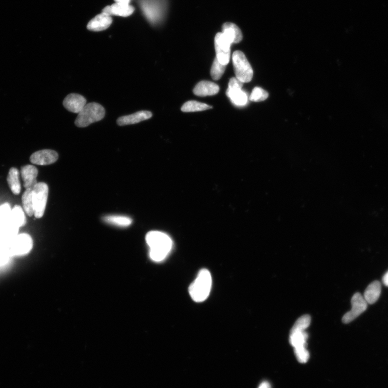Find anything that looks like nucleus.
Segmentation results:
<instances>
[{
	"mask_svg": "<svg viewBox=\"0 0 388 388\" xmlns=\"http://www.w3.org/2000/svg\"><path fill=\"white\" fill-rule=\"evenodd\" d=\"M22 201L23 209L27 215L29 217L34 215L33 188L26 189L22 195Z\"/></svg>",
	"mask_w": 388,
	"mask_h": 388,
	"instance_id": "obj_20",
	"label": "nucleus"
},
{
	"mask_svg": "<svg viewBox=\"0 0 388 388\" xmlns=\"http://www.w3.org/2000/svg\"><path fill=\"white\" fill-rule=\"evenodd\" d=\"M223 33L232 43H238L242 40V33L240 29L234 23L227 22L223 27Z\"/></svg>",
	"mask_w": 388,
	"mask_h": 388,
	"instance_id": "obj_16",
	"label": "nucleus"
},
{
	"mask_svg": "<svg viewBox=\"0 0 388 388\" xmlns=\"http://www.w3.org/2000/svg\"><path fill=\"white\" fill-rule=\"evenodd\" d=\"M58 159V153L51 149L38 150L30 157L31 163L39 165H49L56 162Z\"/></svg>",
	"mask_w": 388,
	"mask_h": 388,
	"instance_id": "obj_9",
	"label": "nucleus"
},
{
	"mask_svg": "<svg viewBox=\"0 0 388 388\" xmlns=\"http://www.w3.org/2000/svg\"><path fill=\"white\" fill-rule=\"evenodd\" d=\"M212 108V107L204 103L197 101L191 100L185 103L181 107L182 112L184 113H193L203 112Z\"/></svg>",
	"mask_w": 388,
	"mask_h": 388,
	"instance_id": "obj_22",
	"label": "nucleus"
},
{
	"mask_svg": "<svg viewBox=\"0 0 388 388\" xmlns=\"http://www.w3.org/2000/svg\"><path fill=\"white\" fill-rule=\"evenodd\" d=\"M227 96L231 99L233 104L238 106H245L247 104L248 96L242 89H228Z\"/></svg>",
	"mask_w": 388,
	"mask_h": 388,
	"instance_id": "obj_18",
	"label": "nucleus"
},
{
	"mask_svg": "<svg viewBox=\"0 0 388 388\" xmlns=\"http://www.w3.org/2000/svg\"><path fill=\"white\" fill-rule=\"evenodd\" d=\"M226 66L221 64L215 58L211 69V76L213 80L217 81L223 76L225 72Z\"/></svg>",
	"mask_w": 388,
	"mask_h": 388,
	"instance_id": "obj_26",
	"label": "nucleus"
},
{
	"mask_svg": "<svg viewBox=\"0 0 388 388\" xmlns=\"http://www.w3.org/2000/svg\"><path fill=\"white\" fill-rule=\"evenodd\" d=\"M33 242L31 237L27 234H21L17 237L9 247V254L21 256L26 255L33 248Z\"/></svg>",
	"mask_w": 388,
	"mask_h": 388,
	"instance_id": "obj_7",
	"label": "nucleus"
},
{
	"mask_svg": "<svg viewBox=\"0 0 388 388\" xmlns=\"http://www.w3.org/2000/svg\"><path fill=\"white\" fill-rule=\"evenodd\" d=\"M295 353L300 363H306L310 358V353L307 350L306 347L295 348Z\"/></svg>",
	"mask_w": 388,
	"mask_h": 388,
	"instance_id": "obj_28",
	"label": "nucleus"
},
{
	"mask_svg": "<svg viewBox=\"0 0 388 388\" xmlns=\"http://www.w3.org/2000/svg\"><path fill=\"white\" fill-rule=\"evenodd\" d=\"M383 282L386 287H388V271L383 277Z\"/></svg>",
	"mask_w": 388,
	"mask_h": 388,
	"instance_id": "obj_31",
	"label": "nucleus"
},
{
	"mask_svg": "<svg viewBox=\"0 0 388 388\" xmlns=\"http://www.w3.org/2000/svg\"><path fill=\"white\" fill-rule=\"evenodd\" d=\"M352 309L346 313L343 318L344 323H350L366 310L368 303L365 298L360 294L356 293L351 300Z\"/></svg>",
	"mask_w": 388,
	"mask_h": 388,
	"instance_id": "obj_8",
	"label": "nucleus"
},
{
	"mask_svg": "<svg viewBox=\"0 0 388 388\" xmlns=\"http://www.w3.org/2000/svg\"><path fill=\"white\" fill-rule=\"evenodd\" d=\"M117 3H122L125 4H129L131 0H115Z\"/></svg>",
	"mask_w": 388,
	"mask_h": 388,
	"instance_id": "obj_32",
	"label": "nucleus"
},
{
	"mask_svg": "<svg viewBox=\"0 0 388 388\" xmlns=\"http://www.w3.org/2000/svg\"><path fill=\"white\" fill-rule=\"evenodd\" d=\"M219 88L216 84L209 81H202L198 83L193 92L197 96H213L218 93Z\"/></svg>",
	"mask_w": 388,
	"mask_h": 388,
	"instance_id": "obj_15",
	"label": "nucleus"
},
{
	"mask_svg": "<svg viewBox=\"0 0 388 388\" xmlns=\"http://www.w3.org/2000/svg\"><path fill=\"white\" fill-rule=\"evenodd\" d=\"M112 23V17L102 12L88 23L87 28L93 31H100L108 28Z\"/></svg>",
	"mask_w": 388,
	"mask_h": 388,
	"instance_id": "obj_11",
	"label": "nucleus"
},
{
	"mask_svg": "<svg viewBox=\"0 0 388 388\" xmlns=\"http://www.w3.org/2000/svg\"><path fill=\"white\" fill-rule=\"evenodd\" d=\"M86 105V99L81 94L71 93L63 101V106L71 113H80Z\"/></svg>",
	"mask_w": 388,
	"mask_h": 388,
	"instance_id": "obj_10",
	"label": "nucleus"
},
{
	"mask_svg": "<svg viewBox=\"0 0 388 388\" xmlns=\"http://www.w3.org/2000/svg\"><path fill=\"white\" fill-rule=\"evenodd\" d=\"M212 286V278L207 269H202L189 288V294L195 302H204L209 297Z\"/></svg>",
	"mask_w": 388,
	"mask_h": 388,
	"instance_id": "obj_2",
	"label": "nucleus"
},
{
	"mask_svg": "<svg viewBox=\"0 0 388 388\" xmlns=\"http://www.w3.org/2000/svg\"><path fill=\"white\" fill-rule=\"evenodd\" d=\"M105 223L117 227H127L132 223V219L127 216L119 215H110L103 218Z\"/></svg>",
	"mask_w": 388,
	"mask_h": 388,
	"instance_id": "obj_21",
	"label": "nucleus"
},
{
	"mask_svg": "<svg viewBox=\"0 0 388 388\" xmlns=\"http://www.w3.org/2000/svg\"><path fill=\"white\" fill-rule=\"evenodd\" d=\"M233 63L236 78L243 83L250 82L253 77V70L244 53L241 51H235Z\"/></svg>",
	"mask_w": 388,
	"mask_h": 388,
	"instance_id": "obj_4",
	"label": "nucleus"
},
{
	"mask_svg": "<svg viewBox=\"0 0 388 388\" xmlns=\"http://www.w3.org/2000/svg\"><path fill=\"white\" fill-rule=\"evenodd\" d=\"M12 216L15 223L18 227H23L26 225L27 223L26 218L21 206L18 205L14 206L12 210Z\"/></svg>",
	"mask_w": 388,
	"mask_h": 388,
	"instance_id": "obj_25",
	"label": "nucleus"
},
{
	"mask_svg": "<svg viewBox=\"0 0 388 388\" xmlns=\"http://www.w3.org/2000/svg\"><path fill=\"white\" fill-rule=\"evenodd\" d=\"M38 173V170L34 165L28 164L23 166L21 170V174L23 181V186L26 189L33 188L37 184Z\"/></svg>",
	"mask_w": 388,
	"mask_h": 388,
	"instance_id": "obj_12",
	"label": "nucleus"
},
{
	"mask_svg": "<svg viewBox=\"0 0 388 388\" xmlns=\"http://www.w3.org/2000/svg\"><path fill=\"white\" fill-rule=\"evenodd\" d=\"M105 110L97 102L86 104L75 121V125L78 128H85L92 123L99 122L104 118Z\"/></svg>",
	"mask_w": 388,
	"mask_h": 388,
	"instance_id": "obj_3",
	"label": "nucleus"
},
{
	"mask_svg": "<svg viewBox=\"0 0 388 388\" xmlns=\"http://www.w3.org/2000/svg\"><path fill=\"white\" fill-rule=\"evenodd\" d=\"M146 240L150 248V258L156 262L163 260L172 248L173 243L170 237L160 232H149Z\"/></svg>",
	"mask_w": 388,
	"mask_h": 388,
	"instance_id": "obj_1",
	"label": "nucleus"
},
{
	"mask_svg": "<svg viewBox=\"0 0 388 388\" xmlns=\"http://www.w3.org/2000/svg\"><path fill=\"white\" fill-rule=\"evenodd\" d=\"M258 388H271V386L268 382L264 381L260 384Z\"/></svg>",
	"mask_w": 388,
	"mask_h": 388,
	"instance_id": "obj_30",
	"label": "nucleus"
},
{
	"mask_svg": "<svg viewBox=\"0 0 388 388\" xmlns=\"http://www.w3.org/2000/svg\"><path fill=\"white\" fill-rule=\"evenodd\" d=\"M311 322V316L309 315H304L301 316L295 322L294 326L292 327L290 334H295V332H303L310 325Z\"/></svg>",
	"mask_w": 388,
	"mask_h": 388,
	"instance_id": "obj_24",
	"label": "nucleus"
},
{
	"mask_svg": "<svg viewBox=\"0 0 388 388\" xmlns=\"http://www.w3.org/2000/svg\"><path fill=\"white\" fill-rule=\"evenodd\" d=\"M243 83L236 78H232L230 80L228 88L229 89H242Z\"/></svg>",
	"mask_w": 388,
	"mask_h": 388,
	"instance_id": "obj_29",
	"label": "nucleus"
},
{
	"mask_svg": "<svg viewBox=\"0 0 388 388\" xmlns=\"http://www.w3.org/2000/svg\"><path fill=\"white\" fill-rule=\"evenodd\" d=\"M268 97V93L262 88L256 87L252 90L250 96L252 101L259 102L266 100Z\"/></svg>",
	"mask_w": 388,
	"mask_h": 388,
	"instance_id": "obj_27",
	"label": "nucleus"
},
{
	"mask_svg": "<svg viewBox=\"0 0 388 388\" xmlns=\"http://www.w3.org/2000/svg\"><path fill=\"white\" fill-rule=\"evenodd\" d=\"M19 177V170L15 168H11L7 180L11 191L16 195H19L21 191V185Z\"/></svg>",
	"mask_w": 388,
	"mask_h": 388,
	"instance_id": "obj_19",
	"label": "nucleus"
},
{
	"mask_svg": "<svg viewBox=\"0 0 388 388\" xmlns=\"http://www.w3.org/2000/svg\"><path fill=\"white\" fill-rule=\"evenodd\" d=\"M232 42L223 33H218L215 38L216 59L221 64L227 66L231 58V46Z\"/></svg>",
	"mask_w": 388,
	"mask_h": 388,
	"instance_id": "obj_6",
	"label": "nucleus"
},
{
	"mask_svg": "<svg viewBox=\"0 0 388 388\" xmlns=\"http://www.w3.org/2000/svg\"><path fill=\"white\" fill-rule=\"evenodd\" d=\"M381 283L378 281H374L371 283L366 289L363 297L368 304H373L378 300L380 295H381Z\"/></svg>",
	"mask_w": 388,
	"mask_h": 388,
	"instance_id": "obj_17",
	"label": "nucleus"
},
{
	"mask_svg": "<svg viewBox=\"0 0 388 388\" xmlns=\"http://www.w3.org/2000/svg\"><path fill=\"white\" fill-rule=\"evenodd\" d=\"M308 334L305 331L295 332L290 335V343L294 348L306 347Z\"/></svg>",
	"mask_w": 388,
	"mask_h": 388,
	"instance_id": "obj_23",
	"label": "nucleus"
},
{
	"mask_svg": "<svg viewBox=\"0 0 388 388\" xmlns=\"http://www.w3.org/2000/svg\"><path fill=\"white\" fill-rule=\"evenodd\" d=\"M152 117V114L151 113L147 112V110H141V112L134 114L119 118L117 120V124L120 126L135 124L149 120Z\"/></svg>",
	"mask_w": 388,
	"mask_h": 388,
	"instance_id": "obj_14",
	"label": "nucleus"
},
{
	"mask_svg": "<svg viewBox=\"0 0 388 388\" xmlns=\"http://www.w3.org/2000/svg\"><path fill=\"white\" fill-rule=\"evenodd\" d=\"M134 11V8L129 4L117 3L112 6H106L102 10L103 13L109 15L110 17L115 15L122 17H129Z\"/></svg>",
	"mask_w": 388,
	"mask_h": 388,
	"instance_id": "obj_13",
	"label": "nucleus"
},
{
	"mask_svg": "<svg viewBox=\"0 0 388 388\" xmlns=\"http://www.w3.org/2000/svg\"><path fill=\"white\" fill-rule=\"evenodd\" d=\"M48 194V186L45 183H37L33 188L34 215L36 218H41L44 214Z\"/></svg>",
	"mask_w": 388,
	"mask_h": 388,
	"instance_id": "obj_5",
	"label": "nucleus"
}]
</instances>
